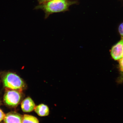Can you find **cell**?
<instances>
[{
	"instance_id": "cell-1",
	"label": "cell",
	"mask_w": 123,
	"mask_h": 123,
	"mask_svg": "<svg viewBox=\"0 0 123 123\" xmlns=\"http://www.w3.org/2000/svg\"><path fill=\"white\" fill-rule=\"evenodd\" d=\"M77 3V1L70 0H53L39 4L35 9L43 10L45 13L44 18L46 19L52 14L68 11L71 6Z\"/></svg>"
},
{
	"instance_id": "cell-2",
	"label": "cell",
	"mask_w": 123,
	"mask_h": 123,
	"mask_svg": "<svg viewBox=\"0 0 123 123\" xmlns=\"http://www.w3.org/2000/svg\"><path fill=\"white\" fill-rule=\"evenodd\" d=\"M2 81L4 87L7 89L21 91L25 88V82L16 74L10 72L4 73Z\"/></svg>"
},
{
	"instance_id": "cell-3",
	"label": "cell",
	"mask_w": 123,
	"mask_h": 123,
	"mask_svg": "<svg viewBox=\"0 0 123 123\" xmlns=\"http://www.w3.org/2000/svg\"><path fill=\"white\" fill-rule=\"evenodd\" d=\"M21 91L10 89L7 90L4 96V103L10 106L16 107L22 99V95Z\"/></svg>"
},
{
	"instance_id": "cell-4",
	"label": "cell",
	"mask_w": 123,
	"mask_h": 123,
	"mask_svg": "<svg viewBox=\"0 0 123 123\" xmlns=\"http://www.w3.org/2000/svg\"><path fill=\"white\" fill-rule=\"evenodd\" d=\"M111 53L112 58L116 60L123 58V38L112 47Z\"/></svg>"
},
{
	"instance_id": "cell-5",
	"label": "cell",
	"mask_w": 123,
	"mask_h": 123,
	"mask_svg": "<svg viewBox=\"0 0 123 123\" xmlns=\"http://www.w3.org/2000/svg\"><path fill=\"white\" fill-rule=\"evenodd\" d=\"M22 115L14 112H11L5 115L4 119L5 123H22Z\"/></svg>"
},
{
	"instance_id": "cell-6",
	"label": "cell",
	"mask_w": 123,
	"mask_h": 123,
	"mask_svg": "<svg viewBox=\"0 0 123 123\" xmlns=\"http://www.w3.org/2000/svg\"><path fill=\"white\" fill-rule=\"evenodd\" d=\"M35 107L34 102L30 97L24 99L21 104V109L25 113H30L33 111Z\"/></svg>"
},
{
	"instance_id": "cell-7",
	"label": "cell",
	"mask_w": 123,
	"mask_h": 123,
	"mask_svg": "<svg viewBox=\"0 0 123 123\" xmlns=\"http://www.w3.org/2000/svg\"><path fill=\"white\" fill-rule=\"evenodd\" d=\"M35 111L38 115L41 117L48 116L49 113V108L47 105L41 104L35 107Z\"/></svg>"
},
{
	"instance_id": "cell-8",
	"label": "cell",
	"mask_w": 123,
	"mask_h": 123,
	"mask_svg": "<svg viewBox=\"0 0 123 123\" xmlns=\"http://www.w3.org/2000/svg\"><path fill=\"white\" fill-rule=\"evenodd\" d=\"M22 123H39L36 117L32 115H25L23 117Z\"/></svg>"
},
{
	"instance_id": "cell-9",
	"label": "cell",
	"mask_w": 123,
	"mask_h": 123,
	"mask_svg": "<svg viewBox=\"0 0 123 123\" xmlns=\"http://www.w3.org/2000/svg\"><path fill=\"white\" fill-rule=\"evenodd\" d=\"M119 66L120 70L123 75V58L120 60Z\"/></svg>"
},
{
	"instance_id": "cell-10",
	"label": "cell",
	"mask_w": 123,
	"mask_h": 123,
	"mask_svg": "<svg viewBox=\"0 0 123 123\" xmlns=\"http://www.w3.org/2000/svg\"><path fill=\"white\" fill-rule=\"evenodd\" d=\"M119 32L120 34L123 38V23L120 25L119 28Z\"/></svg>"
},
{
	"instance_id": "cell-11",
	"label": "cell",
	"mask_w": 123,
	"mask_h": 123,
	"mask_svg": "<svg viewBox=\"0 0 123 123\" xmlns=\"http://www.w3.org/2000/svg\"><path fill=\"white\" fill-rule=\"evenodd\" d=\"M5 115L1 109H0V122L4 119Z\"/></svg>"
},
{
	"instance_id": "cell-12",
	"label": "cell",
	"mask_w": 123,
	"mask_h": 123,
	"mask_svg": "<svg viewBox=\"0 0 123 123\" xmlns=\"http://www.w3.org/2000/svg\"><path fill=\"white\" fill-rule=\"evenodd\" d=\"M51 0H37L39 4L44 3Z\"/></svg>"
},
{
	"instance_id": "cell-13",
	"label": "cell",
	"mask_w": 123,
	"mask_h": 123,
	"mask_svg": "<svg viewBox=\"0 0 123 123\" xmlns=\"http://www.w3.org/2000/svg\"><path fill=\"white\" fill-rule=\"evenodd\" d=\"M0 104H1V102H0Z\"/></svg>"
}]
</instances>
